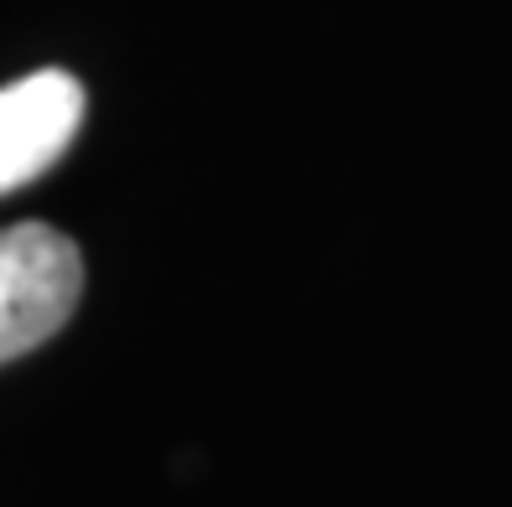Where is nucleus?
Returning a JSON list of instances; mask_svg holds the SVG:
<instances>
[{
	"label": "nucleus",
	"instance_id": "obj_1",
	"mask_svg": "<svg viewBox=\"0 0 512 507\" xmlns=\"http://www.w3.org/2000/svg\"><path fill=\"white\" fill-rule=\"evenodd\" d=\"M83 254L52 223L0 228V363L52 342L78 311Z\"/></svg>",
	"mask_w": 512,
	"mask_h": 507
},
{
	"label": "nucleus",
	"instance_id": "obj_2",
	"mask_svg": "<svg viewBox=\"0 0 512 507\" xmlns=\"http://www.w3.org/2000/svg\"><path fill=\"white\" fill-rule=\"evenodd\" d=\"M88 114L83 83L63 68L26 73L0 88V197L57 166Z\"/></svg>",
	"mask_w": 512,
	"mask_h": 507
}]
</instances>
